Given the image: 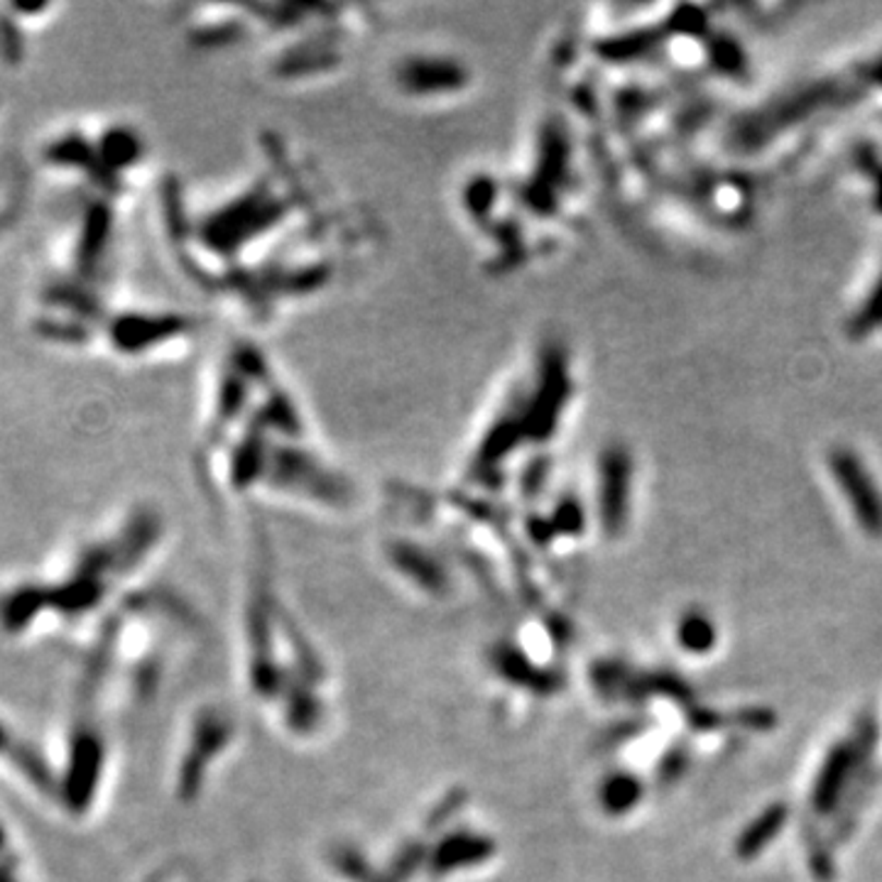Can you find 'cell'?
Segmentation results:
<instances>
[{"label":"cell","mask_w":882,"mask_h":882,"mask_svg":"<svg viewBox=\"0 0 882 882\" xmlns=\"http://www.w3.org/2000/svg\"><path fill=\"white\" fill-rule=\"evenodd\" d=\"M878 743V723L875 719H868L858 723V728L853 731L848 738L838 740L833 748L826 752L821 768L813 777L811 787V807L821 817L833 813L846 794L856 787V777L860 770L870 762V755L875 750Z\"/></svg>","instance_id":"1"},{"label":"cell","mask_w":882,"mask_h":882,"mask_svg":"<svg viewBox=\"0 0 882 882\" xmlns=\"http://www.w3.org/2000/svg\"><path fill=\"white\" fill-rule=\"evenodd\" d=\"M633 461L623 449H611L601 466V517L605 532L617 535L630 513Z\"/></svg>","instance_id":"3"},{"label":"cell","mask_w":882,"mask_h":882,"mask_svg":"<svg viewBox=\"0 0 882 882\" xmlns=\"http://www.w3.org/2000/svg\"><path fill=\"white\" fill-rule=\"evenodd\" d=\"M829 468L862 532L882 539V493L868 466L850 449H833Z\"/></svg>","instance_id":"2"},{"label":"cell","mask_w":882,"mask_h":882,"mask_svg":"<svg viewBox=\"0 0 882 882\" xmlns=\"http://www.w3.org/2000/svg\"><path fill=\"white\" fill-rule=\"evenodd\" d=\"M882 329V272L872 284L866 302L860 304L858 311L850 319V333L858 339H866L870 333Z\"/></svg>","instance_id":"7"},{"label":"cell","mask_w":882,"mask_h":882,"mask_svg":"<svg viewBox=\"0 0 882 882\" xmlns=\"http://www.w3.org/2000/svg\"><path fill=\"white\" fill-rule=\"evenodd\" d=\"M676 640H679L684 652L706 654L715 645V625L706 613L689 611L682 615L679 627H676Z\"/></svg>","instance_id":"6"},{"label":"cell","mask_w":882,"mask_h":882,"mask_svg":"<svg viewBox=\"0 0 882 882\" xmlns=\"http://www.w3.org/2000/svg\"><path fill=\"white\" fill-rule=\"evenodd\" d=\"M787 817L789 809L780 801L758 813V817L750 821V826L743 829L738 841H735V853H738V858L750 860L755 856H760V853L777 838V833L784 829V823H787Z\"/></svg>","instance_id":"4"},{"label":"cell","mask_w":882,"mask_h":882,"mask_svg":"<svg viewBox=\"0 0 882 882\" xmlns=\"http://www.w3.org/2000/svg\"><path fill=\"white\" fill-rule=\"evenodd\" d=\"M103 211H94L91 216H88V223H86V238H84V243H82V255H78V258H82V262H91L94 258H96V253H98V248H101V243H103Z\"/></svg>","instance_id":"8"},{"label":"cell","mask_w":882,"mask_h":882,"mask_svg":"<svg viewBox=\"0 0 882 882\" xmlns=\"http://www.w3.org/2000/svg\"><path fill=\"white\" fill-rule=\"evenodd\" d=\"M642 797V784L635 774L627 772H615L611 777H605L601 789H598V799H601V807L611 817H623V813L633 811L637 807V801Z\"/></svg>","instance_id":"5"}]
</instances>
